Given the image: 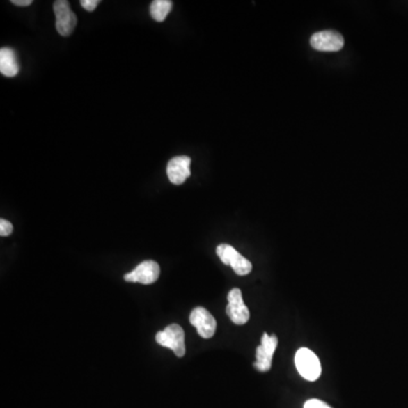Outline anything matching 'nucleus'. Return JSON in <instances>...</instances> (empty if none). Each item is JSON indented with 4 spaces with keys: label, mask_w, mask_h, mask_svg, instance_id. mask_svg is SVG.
I'll use <instances>...</instances> for the list:
<instances>
[{
    "label": "nucleus",
    "mask_w": 408,
    "mask_h": 408,
    "mask_svg": "<svg viewBox=\"0 0 408 408\" xmlns=\"http://www.w3.org/2000/svg\"><path fill=\"white\" fill-rule=\"evenodd\" d=\"M295 366L299 375L305 380L317 381V379L320 378V360L308 348H299L296 352Z\"/></svg>",
    "instance_id": "f257e3e1"
},
{
    "label": "nucleus",
    "mask_w": 408,
    "mask_h": 408,
    "mask_svg": "<svg viewBox=\"0 0 408 408\" xmlns=\"http://www.w3.org/2000/svg\"><path fill=\"white\" fill-rule=\"evenodd\" d=\"M216 252L221 262L229 265L238 276H246L252 272V263L228 244H220Z\"/></svg>",
    "instance_id": "f03ea898"
},
{
    "label": "nucleus",
    "mask_w": 408,
    "mask_h": 408,
    "mask_svg": "<svg viewBox=\"0 0 408 408\" xmlns=\"http://www.w3.org/2000/svg\"><path fill=\"white\" fill-rule=\"evenodd\" d=\"M156 340L164 347L174 350L177 357H183L185 355V334L183 328L176 323L166 327L164 331H159Z\"/></svg>",
    "instance_id": "7ed1b4c3"
},
{
    "label": "nucleus",
    "mask_w": 408,
    "mask_h": 408,
    "mask_svg": "<svg viewBox=\"0 0 408 408\" xmlns=\"http://www.w3.org/2000/svg\"><path fill=\"white\" fill-rule=\"evenodd\" d=\"M56 15V29L63 37H70L77 24L75 13L70 10L68 0H57L54 3Z\"/></svg>",
    "instance_id": "20e7f679"
},
{
    "label": "nucleus",
    "mask_w": 408,
    "mask_h": 408,
    "mask_svg": "<svg viewBox=\"0 0 408 408\" xmlns=\"http://www.w3.org/2000/svg\"><path fill=\"white\" fill-rule=\"evenodd\" d=\"M278 347V338L274 335L263 334L261 345L256 348V361L254 368L260 372H268L272 369V357Z\"/></svg>",
    "instance_id": "39448f33"
},
{
    "label": "nucleus",
    "mask_w": 408,
    "mask_h": 408,
    "mask_svg": "<svg viewBox=\"0 0 408 408\" xmlns=\"http://www.w3.org/2000/svg\"><path fill=\"white\" fill-rule=\"evenodd\" d=\"M226 313L235 324L243 326L250 320V311L244 303L241 290L233 288L228 292V305L226 308Z\"/></svg>",
    "instance_id": "423d86ee"
},
{
    "label": "nucleus",
    "mask_w": 408,
    "mask_h": 408,
    "mask_svg": "<svg viewBox=\"0 0 408 408\" xmlns=\"http://www.w3.org/2000/svg\"><path fill=\"white\" fill-rule=\"evenodd\" d=\"M311 46L317 52H339L344 47V37L337 31H320L310 40Z\"/></svg>",
    "instance_id": "0eeeda50"
},
{
    "label": "nucleus",
    "mask_w": 408,
    "mask_h": 408,
    "mask_svg": "<svg viewBox=\"0 0 408 408\" xmlns=\"http://www.w3.org/2000/svg\"><path fill=\"white\" fill-rule=\"evenodd\" d=\"M189 322L198 329L202 338L209 339L216 334L217 322L214 315L207 308H195L189 314Z\"/></svg>",
    "instance_id": "6e6552de"
},
{
    "label": "nucleus",
    "mask_w": 408,
    "mask_h": 408,
    "mask_svg": "<svg viewBox=\"0 0 408 408\" xmlns=\"http://www.w3.org/2000/svg\"><path fill=\"white\" fill-rule=\"evenodd\" d=\"M160 276V267L152 260H146L137 265L133 272L124 276V279L130 283H140L143 285H151L156 283Z\"/></svg>",
    "instance_id": "1a4fd4ad"
},
{
    "label": "nucleus",
    "mask_w": 408,
    "mask_h": 408,
    "mask_svg": "<svg viewBox=\"0 0 408 408\" xmlns=\"http://www.w3.org/2000/svg\"><path fill=\"white\" fill-rule=\"evenodd\" d=\"M191 158L186 156L175 157L168 162V178L174 185L183 184L191 176Z\"/></svg>",
    "instance_id": "9d476101"
},
{
    "label": "nucleus",
    "mask_w": 408,
    "mask_h": 408,
    "mask_svg": "<svg viewBox=\"0 0 408 408\" xmlns=\"http://www.w3.org/2000/svg\"><path fill=\"white\" fill-rule=\"evenodd\" d=\"M0 72L7 77H14L19 74V61L13 49L3 48L0 50Z\"/></svg>",
    "instance_id": "9b49d317"
},
{
    "label": "nucleus",
    "mask_w": 408,
    "mask_h": 408,
    "mask_svg": "<svg viewBox=\"0 0 408 408\" xmlns=\"http://www.w3.org/2000/svg\"><path fill=\"white\" fill-rule=\"evenodd\" d=\"M173 8L171 0H155L150 7V14L155 21L164 22Z\"/></svg>",
    "instance_id": "f8f14e48"
},
{
    "label": "nucleus",
    "mask_w": 408,
    "mask_h": 408,
    "mask_svg": "<svg viewBox=\"0 0 408 408\" xmlns=\"http://www.w3.org/2000/svg\"><path fill=\"white\" fill-rule=\"evenodd\" d=\"M13 233V225L8 221V220L1 219L0 220V235L3 237L10 236Z\"/></svg>",
    "instance_id": "ddd939ff"
},
{
    "label": "nucleus",
    "mask_w": 408,
    "mask_h": 408,
    "mask_svg": "<svg viewBox=\"0 0 408 408\" xmlns=\"http://www.w3.org/2000/svg\"><path fill=\"white\" fill-rule=\"evenodd\" d=\"M81 6L88 12H93L97 8V5L100 3V0H81L79 1Z\"/></svg>",
    "instance_id": "4468645a"
},
{
    "label": "nucleus",
    "mask_w": 408,
    "mask_h": 408,
    "mask_svg": "<svg viewBox=\"0 0 408 408\" xmlns=\"http://www.w3.org/2000/svg\"><path fill=\"white\" fill-rule=\"evenodd\" d=\"M304 408H331L327 405L326 402H321L319 399H310L305 402Z\"/></svg>",
    "instance_id": "2eb2a0df"
},
{
    "label": "nucleus",
    "mask_w": 408,
    "mask_h": 408,
    "mask_svg": "<svg viewBox=\"0 0 408 408\" xmlns=\"http://www.w3.org/2000/svg\"><path fill=\"white\" fill-rule=\"evenodd\" d=\"M32 3H33L32 0H12V3H14L15 6L19 7L30 6Z\"/></svg>",
    "instance_id": "dca6fc26"
}]
</instances>
